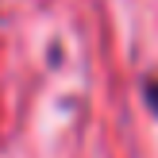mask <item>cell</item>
I'll list each match as a JSON object with an SVG mask.
<instances>
[{
	"label": "cell",
	"mask_w": 158,
	"mask_h": 158,
	"mask_svg": "<svg viewBox=\"0 0 158 158\" xmlns=\"http://www.w3.org/2000/svg\"><path fill=\"white\" fill-rule=\"evenodd\" d=\"M147 104L158 112V81H147Z\"/></svg>",
	"instance_id": "6da1fadb"
}]
</instances>
